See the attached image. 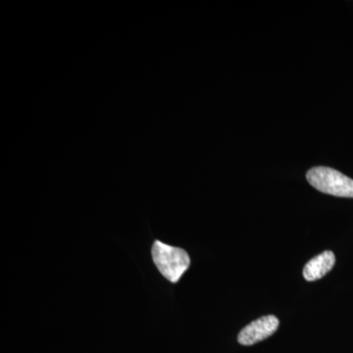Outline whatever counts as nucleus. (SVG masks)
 <instances>
[{
  "instance_id": "obj_2",
  "label": "nucleus",
  "mask_w": 353,
  "mask_h": 353,
  "mask_svg": "<svg viewBox=\"0 0 353 353\" xmlns=\"http://www.w3.org/2000/svg\"><path fill=\"white\" fill-rule=\"evenodd\" d=\"M308 183L323 194L353 199V180L329 167H315L306 174Z\"/></svg>"
},
{
  "instance_id": "obj_4",
  "label": "nucleus",
  "mask_w": 353,
  "mask_h": 353,
  "mask_svg": "<svg viewBox=\"0 0 353 353\" xmlns=\"http://www.w3.org/2000/svg\"><path fill=\"white\" fill-rule=\"evenodd\" d=\"M336 264V256L331 250H326L321 254L308 261L303 268V277L307 282H314L326 276Z\"/></svg>"
},
{
  "instance_id": "obj_1",
  "label": "nucleus",
  "mask_w": 353,
  "mask_h": 353,
  "mask_svg": "<svg viewBox=\"0 0 353 353\" xmlns=\"http://www.w3.org/2000/svg\"><path fill=\"white\" fill-rule=\"evenodd\" d=\"M152 259L160 273L172 283L179 282L190 264L185 250L159 241H155L152 246Z\"/></svg>"
},
{
  "instance_id": "obj_3",
  "label": "nucleus",
  "mask_w": 353,
  "mask_h": 353,
  "mask_svg": "<svg viewBox=\"0 0 353 353\" xmlns=\"http://www.w3.org/2000/svg\"><path fill=\"white\" fill-rule=\"evenodd\" d=\"M280 321L276 316H263L250 323L239 334L238 341L243 345H253L266 340L277 331Z\"/></svg>"
}]
</instances>
